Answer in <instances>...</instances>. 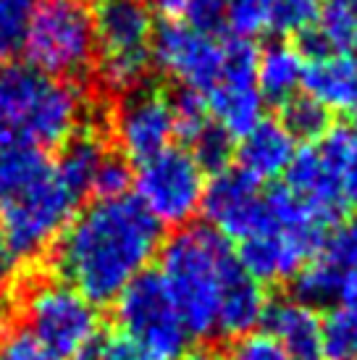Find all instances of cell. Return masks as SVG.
I'll return each mask as SVG.
<instances>
[{"label":"cell","mask_w":357,"mask_h":360,"mask_svg":"<svg viewBox=\"0 0 357 360\" xmlns=\"http://www.w3.org/2000/svg\"><path fill=\"white\" fill-rule=\"evenodd\" d=\"M6 137H8V134H6V131H3V127H0V142L6 140Z\"/></svg>","instance_id":"cell-41"},{"label":"cell","mask_w":357,"mask_h":360,"mask_svg":"<svg viewBox=\"0 0 357 360\" xmlns=\"http://www.w3.org/2000/svg\"><path fill=\"white\" fill-rule=\"evenodd\" d=\"M16 266H19V258H16V252L11 248L8 231H6L3 221H0V287H6L13 279Z\"/></svg>","instance_id":"cell-36"},{"label":"cell","mask_w":357,"mask_h":360,"mask_svg":"<svg viewBox=\"0 0 357 360\" xmlns=\"http://www.w3.org/2000/svg\"><path fill=\"white\" fill-rule=\"evenodd\" d=\"M320 342L326 360L357 358V313L347 308L328 310L326 319H320Z\"/></svg>","instance_id":"cell-27"},{"label":"cell","mask_w":357,"mask_h":360,"mask_svg":"<svg viewBox=\"0 0 357 360\" xmlns=\"http://www.w3.org/2000/svg\"><path fill=\"white\" fill-rule=\"evenodd\" d=\"M352 360H357V358H352Z\"/></svg>","instance_id":"cell-42"},{"label":"cell","mask_w":357,"mask_h":360,"mask_svg":"<svg viewBox=\"0 0 357 360\" xmlns=\"http://www.w3.org/2000/svg\"><path fill=\"white\" fill-rule=\"evenodd\" d=\"M278 108H281L278 124L289 131V137L294 142L316 145L334 127L331 124V110L326 105H320L316 98H310L308 92L292 95L284 103H278Z\"/></svg>","instance_id":"cell-24"},{"label":"cell","mask_w":357,"mask_h":360,"mask_svg":"<svg viewBox=\"0 0 357 360\" xmlns=\"http://www.w3.org/2000/svg\"><path fill=\"white\" fill-rule=\"evenodd\" d=\"M163 229L134 198L95 200L60 231L56 263L69 287L92 305L113 302L145 274Z\"/></svg>","instance_id":"cell-1"},{"label":"cell","mask_w":357,"mask_h":360,"mask_svg":"<svg viewBox=\"0 0 357 360\" xmlns=\"http://www.w3.org/2000/svg\"><path fill=\"white\" fill-rule=\"evenodd\" d=\"M320 258H326L331 266H337L339 271H347L357 266V219H344L334 224L328 229L323 248L318 252Z\"/></svg>","instance_id":"cell-30"},{"label":"cell","mask_w":357,"mask_h":360,"mask_svg":"<svg viewBox=\"0 0 357 360\" xmlns=\"http://www.w3.org/2000/svg\"><path fill=\"white\" fill-rule=\"evenodd\" d=\"M266 308H268V300L263 287L252 276L245 274V269L239 266L237 260L234 269L228 271L223 292H221L219 329H216V334H221V337H234V340L245 337L258 323H263Z\"/></svg>","instance_id":"cell-18"},{"label":"cell","mask_w":357,"mask_h":360,"mask_svg":"<svg viewBox=\"0 0 357 360\" xmlns=\"http://www.w3.org/2000/svg\"><path fill=\"white\" fill-rule=\"evenodd\" d=\"M210 119L221 124L231 137H245L263 121V103L258 82L219 79V84L205 95Z\"/></svg>","instance_id":"cell-19"},{"label":"cell","mask_w":357,"mask_h":360,"mask_svg":"<svg viewBox=\"0 0 357 360\" xmlns=\"http://www.w3.org/2000/svg\"><path fill=\"white\" fill-rule=\"evenodd\" d=\"M0 360H58L30 329H16L0 340Z\"/></svg>","instance_id":"cell-35"},{"label":"cell","mask_w":357,"mask_h":360,"mask_svg":"<svg viewBox=\"0 0 357 360\" xmlns=\"http://www.w3.org/2000/svg\"><path fill=\"white\" fill-rule=\"evenodd\" d=\"M113 124H116L121 155L142 163L171 148L169 142L176 134L174 101L160 87L139 84L121 101Z\"/></svg>","instance_id":"cell-11"},{"label":"cell","mask_w":357,"mask_h":360,"mask_svg":"<svg viewBox=\"0 0 357 360\" xmlns=\"http://www.w3.org/2000/svg\"><path fill=\"white\" fill-rule=\"evenodd\" d=\"M223 45L197 34L174 19H163L152 32V63L178 79L184 90L208 95L221 79Z\"/></svg>","instance_id":"cell-10"},{"label":"cell","mask_w":357,"mask_h":360,"mask_svg":"<svg viewBox=\"0 0 357 360\" xmlns=\"http://www.w3.org/2000/svg\"><path fill=\"white\" fill-rule=\"evenodd\" d=\"M116 319L121 331L155 360H181L189 352L192 337L155 271L139 274L116 297Z\"/></svg>","instance_id":"cell-7"},{"label":"cell","mask_w":357,"mask_h":360,"mask_svg":"<svg viewBox=\"0 0 357 360\" xmlns=\"http://www.w3.org/2000/svg\"><path fill=\"white\" fill-rule=\"evenodd\" d=\"M37 0H0V63L24 51Z\"/></svg>","instance_id":"cell-28"},{"label":"cell","mask_w":357,"mask_h":360,"mask_svg":"<svg viewBox=\"0 0 357 360\" xmlns=\"http://www.w3.org/2000/svg\"><path fill=\"white\" fill-rule=\"evenodd\" d=\"M200 208L205 210L213 231L242 242L266 224V190L239 166H231L210 176Z\"/></svg>","instance_id":"cell-12"},{"label":"cell","mask_w":357,"mask_h":360,"mask_svg":"<svg viewBox=\"0 0 357 360\" xmlns=\"http://www.w3.org/2000/svg\"><path fill=\"white\" fill-rule=\"evenodd\" d=\"M82 124V95L30 63H0V127L34 148H58Z\"/></svg>","instance_id":"cell-3"},{"label":"cell","mask_w":357,"mask_h":360,"mask_svg":"<svg viewBox=\"0 0 357 360\" xmlns=\"http://www.w3.org/2000/svg\"><path fill=\"white\" fill-rule=\"evenodd\" d=\"M239 140H242L237 145L239 169L258 181L287 174L289 163L297 153V142L289 137V131L278 121L271 119H263L255 129Z\"/></svg>","instance_id":"cell-17"},{"label":"cell","mask_w":357,"mask_h":360,"mask_svg":"<svg viewBox=\"0 0 357 360\" xmlns=\"http://www.w3.org/2000/svg\"><path fill=\"white\" fill-rule=\"evenodd\" d=\"M328 3H334L342 11H347L349 19L355 21V32H357V0H328Z\"/></svg>","instance_id":"cell-38"},{"label":"cell","mask_w":357,"mask_h":360,"mask_svg":"<svg viewBox=\"0 0 357 360\" xmlns=\"http://www.w3.org/2000/svg\"><path fill=\"white\" fill-rule=\"evenodd\" d=\"M302 87L328 110H344L357 119V56L328 53L305 63Z\"/></svg>","instance_id":"cell-16"},{"label":"cell","mask_w":357,"mask_h":360,"mask_svg":"<svg viewBox=\"0 0 357 360\" xmlns=\"http://www.w3.org/2000/svg\"><path fill=\"white\" fill-rule=\"evenodd\" d=\"M50 169L53 163L40 148L16 137H6L0 142V205Z\"/></svg>","instance_id":"cell-22"},{"label":"cell","mask_w":357,"mask_h":360,"mask_svg":"<svg viewBox=\"0 0 357 360\" xmlns=\"http://www.w3.org/2000/svg\"><path fill=\"white\" fill-rule=\"evenodd\" d=\"M134 187V198L160 226H184L202 205L205 174L189 150L166 148L139 163Z\"/></svg>","instance_id":"cell-9"},{"label":"cell","mask_w":357,"mask_h":360,"mask_svg":"<svg viewBox=\"0 0 357 360\" xmlns=\"http://www.w3.org/2000/svg\"><path fill=\"white\" fill-rule=\"evenodd\" d=\"M305 77V58L294 42L278 40L268 45L258 58V87L266 101L284 103L297 95Z\"/></svg>","instance_id":"cell-21"},{"label":"cell","mask_w":357,"mask_h":360,"mask_svg":"<svg viewBox=\"0 0 357 360\" xmlns=\"http://www.w3.org/2000/svg\"><path fill=\"white\" fill-rule=\"evenodd\" d=\"M237 137H231L221 124L208 119L202 124V129L189 140V155L195 158L202 174L208 171L210 176H216L221 171L231 169V160L237 158Z\"/></svg>","instance_id":"cell-26"},{"label":"cell","mask_w":357,"mask_h":360,"mask_svg":"<svg viewBox=\"0 0 357 360\" xmlns=\"http://www.w3.org/2000/svg\"><path fill=\"white\" fill-rule=\"evenodd\" d=\"M155 6L166 19L213 40L228 30V0H155Z\"/></svg>","instance_id":"cell-23"},{"label":"cell","mask_w":357,"mask_h":360,"mask_svg":"<svg viewBox=\"0 0 357 360\" xmlns=\"http://www.w3.org/2000/svg\"><path fill=\"white\" fill-rule=\"evenodd\" d=\"M27 63L53 79H77L95 56V24L87 0H37L27 40Z\"/></svg>","instance_id":"cell-4"},{"label":"cell","mask_w":357,"mask_h":360,"mask_svg":"<svg viewBox=\"0 0 357 360\" xmlns=\"http://www.w3.org/2000/svg\"><path fill=\"white\" fill-rule=\"evenodd\" d=\"M323 240L326 234H294L266 221L258 231L242 240L237 260L258 284L292 281L297 271L320 252Z\"/></svg>","instance_id":"cell-13"},{"label":"cell","mask_w":357,"mask_h":360,"mask_svg":"<svg viewBox=\"0 0 357 360\" xmlns=\"http://www.w3.org/2000/svg\"><path fill=\"white\" fill-rule=\"evenodd\" d=\"M266 331L284 347L289 360H326L320 342V316L297 300H278L266 308Z\"/></svg>","instance_id":"cell-15"},{"label":"cell","mask_w":357,"mask_h":360,"mask_svg":"<svg viewBox=\"0 0 357 360\" xmlns=\"http://www.w3.org/2000/svg\"><path fill=\"white\" fill-rule=\"evenodd\" d=\"M228 27L242 40L271 32V0H228Z\"/></svg>","instance_id":"cell-31"},{"label":"cell","mask_w":357,"mask_h":360,"mask_svg":"<svg viewBox=\"0 0 357 360\" xmlns=\"http://www.w3.org/2000/svg\"><path fill=\"white\" fill-rule=\"evenodd\" d=\"M284 176H287V190L294 192L328 229L347 216L349 202L342 192V181L326 166V160L320 158L316 145H308L294 153Z\"/></svg>","instance_id":"cell-14"},{"label":"cell","mask_w":357,"mask_h":360,"mask_svg":"<svg viewBox=\"0 0 357 360\" xmlns=\"http://www.w3.org/2000/svg\"><path fill=\"white\" fill-rule=\"evenodd\" d=\"M337 302H339V308H347V310H352V313H357V266L342 274Z\"/></svg>","instance_id":"cell-37"},{"label":"cell","mask_w":357,"mask_h":360,"mask_svg":"<svg viewBox=\"0 0 357 360\" xmlns=\"http://www.w3.org/2000/svg\"><path fill=\"white\" fill-rule=\"evenodd\" d=\"M27 329L58 360H74L98 340V310L66 281H40L24 300Z\"/></svg>","instance_id":"cell-8"},{"label":"cell","mask_w":357,"mask_h":360,"mask_svg":"<svg viewBox=\"0 0 357 360\" xmlns=\"http://www.w3.org/2000/svg\"><path fill=\"white\" fill-rule=\"evenodd\" d=\"M110 155L108 142L95 129H77L69 140L60 145V158L56 171L77 198L89 195L100 166Z\"/></svg>","instance_id":"cell-20"},{"label":"cell","mask_w":357,"mask_h":360,"mask_svg":"<svg viewBox=\"0 0 357 360\" xmlns=\"http://www.w3.org/2000/svg\"><path fill=\"white\" fill-rule=\"evenodd\" d=\"M95 51L100 77L113 90H134L152 63V16L148 0H95Z\"/></svg>","instance_id":"cell-5"},{"label":"cell","mask_w":357,"mask_h":360,"mask_svg":"<svg viewBox=\"0 0 357 360\" xmlns=\"http://www.w3.org/2000/svg\"><path fill=\"white\" fill-rule=\"evenodd\" d=\"M342 274H344V271H339L337 266H331L326 258L316 255V258L308 260V263L297 271V276L292 279V290H294V297H292V300L302 302V305H308V308H313V310L334 305L339 295Z\"/></svg>","instance_id":"cell-25"},{"label":"cell","mask_w":357,"mask_h":360,"mask_svg":"<svg viewBox=\"0 0 357 360\" xmlns=\"http://www.w3.org/2000/svg\"><path fill=\"white\" fill-rule=\"evenodd\" d=\"M181 360H221V355H216L213 350H189Z\"/></svg>","instance_id":"cell-39"},{"label":"cell","mask_w":357,"mask_h":360,"mask_svg":"<svg viewBox=\"0 0 357 360\" xmlns=\"http://www.w3.org/2000/svg\"><path fill=\"white\" fill-rule=\"evenodd\" d=\"M228 360H289V355L268 331H249L234 342Z\"/></svg>","instance_id":"cell-34"},{"label":"cell","mask_w":357,"mask_h":360,"mask_svg":"<svg viewBox=\"0 0 357 360\" xmlns=\"http://www.w3.org/2000/svg\"><path fill=\"white\" fill-rule=\"evenodd\" d=\"M134 184V174H131L129 160L121 153H110L105 163L100 166L92 192L98 195V200H108V198H124L129 195V187Z\"/></svg>","instance_id":"cell-32"},{"label":"cell","mask_w":357,"mask_h":360,"mask_svg":"<svg viewBox=\"0 0 357 360\" xmlns=\"http://www.w3.org/2000/svg\"><path fill=\"white\" fill-rule=\"evenodd\" d=\"M74 360H92V352H89V347L84 352H82V355H77Z\"/></svg>","instance_id":"cell-40"},{"label":"cell","mask_w":357,"mask_h":360,"mask_svg":"<svg viewBox=\"0 0 357 360\" xmlns=\"http://www.w3.org/2000/svg\"><path fill=\"white\" fill-rule=\"evenodd\" d=\"M234 263L228 240L208 226L178 229L160 248L158 276L192 340L216 337L221 292Z\"/></svg>","instance_id":"cell-2"},{"label":"cell","mask_w":357,"mask_h":360,"mask_svg":"<svg viewBox=\"0 0 357 360\" xmlns=\"http://www.w3.org/2000/svg\"><path fill=\"white\" fill-rule=\"evenodd\" d=\"M318 0H271V32L302 34L318 21Z\"/></svg>","instance_id":"cell-29"},{"label":"cell","mask_w":357,"mask_h":360,"mask_svg":"<svg viewBox=\"0 0 357 360\" xmlns=\"http://www.w3.org/2000/svg\"><path fill=\"white\" fill-rule=\"evenodd\" d=\"M77 195L63 184L56 166L0 205V221L8 231L16 258H34L74 219Z\"/></svg>","instance_id":"cell-6"},{"label":"cell","mask_w":357,"mask_h":360,"mask_svg":"<svg viewBox=\"0 0 357 360\" xmlns=\"http://www.w3.org/2000/svg\"><path fill=\"white\" fill-rule=\"evenodd\" d=\"M89 352H92V360H155L142 345H137L124 331L98 337L89 345Z\"/></svg>","instance_id":"cell-33"}]
</instances>
